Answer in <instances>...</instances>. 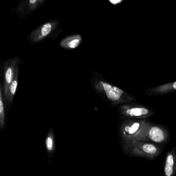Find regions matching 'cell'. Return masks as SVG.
Here are the masks:
<instances>
[{
  "label": "cell",
  "mask_w": 176,
  "mask_h": 176,
  "mask_svg": "<svg viewBox=\"0 0 176 176\" xmlns=\"http://www.w3.org/2000/svg\"><path fill=\"white\" fill-rule=\"evenodd\" d=\"M136 138L138 140H147L155 144H164L168 142L169 133L162 125L147 121Z\"/></svg>",
  "instance_id": "obj_1"
},
{
  "label": "cell",
  "mask_w": 176,
  "mask_h": 176,
  "mask_svg": "<svg viewBox=\"0 0 176 176\" xmlns=\"http://www.w3.org/2000/svg\"><path fill=\"white\" fill-rule=\"evenodd\" d=\"M128 116L138 119H146L152 117L156 113L152 108L146 106L137 105L129 107L126 111Z\"/></svg>",
  "instance_id": "obj_2"
},
{
  "label": "cell",
  "mask_w": 176,
  "mask_h": 176,
  "mask_svg": "<svg viewBox=\"0 0 176 176\" xmlns=\"http://www.w3.org/2000/svg\"><path fill=\"white\" fill-rule=\"evenodd\" d=\"M176 150L173 147L166 154L163 176H175L176 173Z\"/></svg>",
  "instance_id": "obj_3"
},
{
  "label": "cell",
  "mask_w": 176,
  "mask_h": 176,
  "mask_svg": "<svg viewBox=\"0 0 176 176\" xmlns=\"http://www.w3.org/2000/svg\"><path fill=\"white\" fill-rule=\"evenodd\" d=\"M176 91V81L148 88L146 90L147 95L156 96L166 95Z\"/></svg>",
  "instance_id": "obj_4"
},
{
  "label": "cell",
  "mask_w": 176,
  "mask_h": 176,
  "mask_svg": "<svg viewBox=\"0 0 176 176\" xmlns=\"http://www.w3.org/2000/svg\"><path fill=\"white\" fill-rule=\"evenodd\" d=\"M103 87L106 93L107 97L112 101L119 100L123 91L117 87L112 86L107 83H103Z\"/></svg>",
  "instance_id": "obj_5"
},
{
  "label": "cell",
  "mask_w": 176,
  "mask_h": 176,
  "mask_svg": "<svg viewBox=\"0 0 176 176\" xmlns=\"http://www.w3.org/2000/svg\"><path fill=\"white\" fill-rule=\"evenodd\" d=\"M81 40V37L80 36H73L65 38L64 40H63L61 42V44L62 46L65 47L75 49L78 46Z\"/></svg>",
  "instance_id": "obj_6"
},
{
  "label": "cell",
  "mask_w": 176,
  "mask_h": 176,
  "mask_svg": "<svg viewBox=\"0 0 176 176\" xmlns=\"http://www.w3.org/2000/svg\"><path fill=\"white\" fill-rule=\"evenodd\" d=\"M53 28V24L49 22L44 25L41 30V34L42 37H45L51 32Z\"/></svg>",
  "instance_id": "obj_7"
},
{
  "label": "cell",
  "mask_w": 176,
  "mask_h": 176,
  "mask_svg": "<svg viewBox=\"0 0 176 176\" xmlns=\"http://www.w3.org/2000/svg\"><path fill=\"white\" fill-rule=\"evenodd\" d=\"M13 75H14V71L13 67L8 68L6 71L5 73L6 82L7 85H9L13 82Z\"/></svg>",
  "instance_id": "obj_8"
},
{
  "label": "cell",
  "mask_w": 176,
  "mask_h": 176,
  "mask_svg": "<svg viewBox=\"0 0 176 176\" xmlns=\"http://www.w3.org/2000/svg\"><path fill=\"white\" fill-rule=\"evenodd\" d=\"M4 107H3V103L2 100L1 98V90H0V119L2 121L4 117Z\"/></svg>",
  "instance_id": "obj_9"
},
{
  "label": "cell",
  "mask_w": 176,
  "mask_h": 176,
  "mask_svg": "<svg viewBox=\"0 0 176 176\" xmlns=\"http://www.w3.org/2000/svg\"><path fill=\"white\" fill-rule=\"evenodd\" d=\"M16 87H17V81L16 80H14V81L11 82V87H10V91L12 95H14L16 91Z\"/></svg>",
  "instance_id": "obj_10"
},
{
  "label": "cell",
  "mask_w": 176,
  "mask_h": 176,
  "mask_svg": "<svg viewBox=\"0 0 176 176\" xmlns=\"http://www.w3.org/2000/svg\"><path fill=\"white\" fill-rule=\"evenodd\" d=\"M53 141L51 138H48L46 140V146L49 150H51L53 149Z\"/></svg>",
  "instance_id": "obj_11"
},
{
  "label": "cell",
  "mask_w": 176,
  "mask_h": 176,
  "mask_svg": "<svg viewBox=\"0 0 176 176\" xmlns=\"http://www.w3.org/2000/svg\"><path fill=\"white\" fill-rule=\"evenodd\" d=\"M109 1L111 4H113V5H117V4H118L122 2L124 0H109Z\"/></svg>",
  "instance_id": "obj_12"
},
{
  "label": "cell",
  "mask_w": 176,
  "mask_h": 176,
  "mask_svg": "<svg viewBox=\"0 0 176 176\" xmlns=\"http://www.w3.org/2000/svg\"><path fill=\"white\" fill-rule=\"evenodd\" d=\"M37 0H30V4H34L37 2Z\"/></svg>",
  "instance_id": "obj_13"
},
{
  "label": "cell",
  "mask_w": 176,
  "mask_h": 176,
  "mask_svg": "<svg viewBox=\"0 0 176 176\" xmlns=\"http://www.w3.org/2000/svg\"></svg>",
  "instance_id": "obj_14"
}]
</instances>
